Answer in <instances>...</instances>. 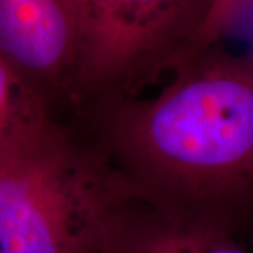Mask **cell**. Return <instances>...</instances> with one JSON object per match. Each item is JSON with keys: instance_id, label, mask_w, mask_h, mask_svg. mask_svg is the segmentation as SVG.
Returning <instances> with one entry per match:
<instances>
[{"instance_id": "cell-1", "label": "cell", "mask_w": 253, "mask_h": 253, "mask_svg": "<svg viewBox=\"0 0 253 253\" xmlns=\"http://www.w3.org/2000/svg\"><path fill=\"white\" fill-rule=\"evenodd\" d=\"M146 97L89 109L93 139L132 197L253 239V46L191 51Z\"/></svg>"}, {"instance_id": "cell-2", "label": "cell", "mask_w": 253, "mask_h": 253, "mask_svg": "<svg viewBox=\"0 0 253 253\" xmlns=\"http://www.w3.org/2000/svg\"><path fill=\"white\" fill-rule=\"evenodd\" d=\"M128 197L99 148L58 123L0 155L3 253H99L111 218Z\"/></svg>"}, {"instance_id": "cell-3", "label": "cell", "mask_w": 253, "mask_h": 253, "mask_svg": "<svg viewBox=\"0 0 253 253\" xmlns=\"http://www.w3.org/2000/svg\"><path fill=\"white\" fill-rule=\"evenodd\" d=\"M81 34L75 104L135 96L193 51L212 0H71Z\"/></svg>"}, {"instance_id": "cell-4", "label": "cell", "mask_w": 253, "mask_h": 253, "mask_svg": "<svg viewBox=\"0 0 253 253\" xmlns=\"http://www.w3.org/2000/svg\"><path fill=\"white\" fill-rule=\"evenodd\" d=\"M0 59L54 116L75 104L81 34L71 0H0Z\"/></svg>"}, {"instance_id": "cell-5", "label": "cell", "mask_w": 253, "mask_h": 253, "mask_svg": "<svg viewBox=\"0 0 253 253\" xmlns=\"http://www.w3.org/2000/svg\"><path fill=\"white\" fill-rule=\"evenodd\" d=\"M99 253H253L224 228L174 217L129 194L111 218Z\"/></svg>"}, {"instance_id": "cell-6", "label": "cell", "mask_w": 253, "mask_h": 253, "mask_svg": "<svg viewBox=\"0 0 253 253\" xmlns=\"http://www.w3.org/2000/svg\"><path fill=\"white\" fill-rule=\"evenodd\" d=\"M56 124L36 93L0 59V155L36 141Z\"/></svg>"}, {"instance_id": "cell-7", "label": "cell", "mask_w": 253, "mask_h": 253, "mask_svg": "<svg viewBox=\"0 0 253 253\" xmlns=\"http://www.w3.org/2000/svg\"><path fill=\"white\" fill-rule=\"evenodd\" d=\"M252 9L253 0H212L211 10L193 51L221 42L222 38Z\"/></svg>"}, {"instance_id": "cell-8", "label": "cell", "mask_w": 253, "mask_h": 253, "mask_svg": "<svg viewBox=\"0 0 253 253\" xmlns=\"http://www.w3.org/2000/svg\"><path fill=\"white\" fill-rule=\"evenodd\" d=\"M0 253H3V248H1V244H0Z\"/></svg>"}]
</instances>
